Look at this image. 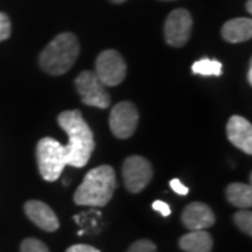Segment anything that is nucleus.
Here are the masks:
<instances>
[{
  "instance_id": "nucleus-1",
  "label": "nucleus",
  "mask_w": 252,
  "mask_h": 252,
  "mask_svg": "<svg viewBox=\"0 0 252 252\" xmlns=\"http://www.w3.org/2000/svg\"><path fill=\"white\" fill-rule=\"evenodd\" d=\"M58 124L69 136L66 144V165L76 168L84 167L94 152V135L79 109L63 111L58 117Z\"/></svg>"
},
{
  "instance_id": "nucleus-2",
  "label": "nucleus",
  "mask_w": 252,
  "mask_h": 252,
  "mask_svg": "<svg viewBox=\"0 0 252 252\" xmlns=\"http://www.w3.org/2000/svg\"><path fill=\"white\" fill-rule=\"evenodd\" d=\"M117 188L115 170L111 165H99L86 174L74 192V203L79 206L102 207L112 199Z\"/></svg>"
},
{
  "instance_id": "nucleus-3",
  "label": "nucleus",
  "mask_w": 252,
  "mask_h": 252,
  "mask_svg": "<svg viewBox=\"0 0 252 252\" xmlns=\"http://www.w3.org/2000/svg\"><path fill=\"white\" fill-rule=\"evenodd\" d=\"M80 54L77 36L72 32L56 35L39 55L41 69L51 76H62L76 63Z\"/></svg>"
},
{
  "instance_id": "nucleus-4",
  "label": "nucleus",
  "mask_w": 252,
  "mask_h": 252,
  "mask_svg": "<svg viewBox=\"0 0 252 252\" xmlns=\"http://www.w3.org/2000/svg\"><path fill=\"white\" fill-rule=\"evenodd\" d=\"M35 154L41 177L48 182L58 180L66 167V146L52 137H42L36 144Z\"/></svg>"
},
{
  "instance_id": "nucleus-5",
  "label": "nucleus",
  "mask_w": 252,
  "mask_h": 252,
  "mask_svg": "<svg viewBox=\"0 0 252 252\" xmlns=\"http://www.w3.org/2000/svg\"><path fill=\"white\" fill-rule=\"evenodd\" d=\"M74 84H76V90L79 93L81 101L86 105L101 109L108 108L111 104L109 93L97 77L95 72H90V70L81 72L76 77Z\"/></svg>"
},
{
  "instance_id": "nucleus-6",
  "label": "nucleus",
  "mask_w": 252,
  "mask_h": 252,
  "mask_svg": "<svg viewBox=\"0 0 252 252\" xmlns=\"http://www.w3.org/2000/svg\"><path fill=\"white\" fill-rule=\"evenodd\" d=\"M95 74L104 86L115 87L125 80L126 63L115 49H105L97 56Z\"/></svg>"
},
{
  "instance_id": "nucleus-7",
  "label": "nucleus",
  "mask_w": 252,
  "mask_h": 252,
  "mask_svg": "<svg viewBox=\"0 0 252 252\" xmlns=\"http://www.w3.org/2000/svg\"><path fill=\"white\" fill-rule=\"evenodd\" d=\"M122 178L129 192L139 193L153 178V167L150 161L142 156H130L122 165Z\"/></svg>"
},
{
  "instance_id": "nucleus-8",
  "label": "nucleus",
  "mask_w": 252,
  "mask_h": 252,
  "mask_svg": "<svg viewBox=\"0 0 252 252\" xmlns=\"http://www.w3.org/2000/svg\"><path fill=\"white\" fill-rule=\"evenodd\" d=\"M139 122V112L135 104L130 101H122L112 107L109 114L111 132L118 139H129L135 133Z\"/></svg>"
},
{
  "instance_id": "nucleus-9",
  "label": "nucleus",
  "mask_w": 252,
  "mask_h": 252,
  "mask_svg": "<svg viewBox=\"0 0 252 252\" xmlns=\"http://www.w3.org/2000/svg\"><path fill=\"white\" fill-rule=\"evenodd\" d=\"M192 31V17L185 9H177L168 14L164 24V35L168 45L181 48L188 42Z\"/></svg>"
},
{
  "instance_id": "nucleus-10",
  "label": "nucleus",
  "mask_w": 252,
  "mask_h": 252,
  "mask_svg": "<svg viewBox=\"0 0 252 252\" xmlns=\"http://www.w3.org/2000/svg\"><path fill=\"white\" fill-rule=\"evenodd\" d=\"M182 223L189 231L206 230L216 223L213 210L202 202H192L182 212Z\"/></svg>"
},
{
  "instance_id": "nucleus-11",
  "label": "nucleus",
  "mask_w": 252,
  "mask_h": 252,
  "mask_svg": "<svg viewBox=\"0 0 252 252\" xmlns=\"http://www.w3.org/2000/svg\"><path fill=\"white\" fill-rule=\"evenodd\" d=\"M227 137L230 143L244 153L252 154V125L240 115H233L227 122Z\"/></svg>"
},
{
  "instance_id": "nucleus-12",
  "label": "nucleus",
  "mask_w": 252,
  "mask_h": 252,
  "mask_svg": "<svg viewBox=\"0 0 252 252\" xmlns=\"http://www.w3.org/2000/svg\"><path fill=\"white\" fill-rule=\"evenodd\" d=\"M24 212L27 217L38 225L41 230L52 233L59 228V219L55 212L41 200H28L24 205Z\"/></svg>"
},
{
  "instance_id": "nucleus-13",
  "label": "nucleus",
  "mask_w": 252,
  "mask_h": 252,
  "mask_svg": "<svg viewBox=\"0 0 252 252\" xmlns=\"http://www.w3.org/2000/svg\"><path fill=\"white\" fill-rule=\"evenodd\" d=\"M221 36L230 44L250 41L252 36V20L247 17L233 18L221 27Z\"/></svg>"
},
{
  "instance_id": "nucleus-14",
  "label": "nucleus",
  "mask_w": 252,
  "mask_h": 252,
  "mask_svg": "<svg viewBox=\"0 0 252 252\" xmlns=\"http://www.w3.org/2000/svg\"><path fill=\"white\" fill-rule=\"evenodd\" d=\"M178 245L185 252H212L213 238L206 230H196L182 235L178 241Z\"/></svg>"
},
{
  "instance_id": "nucleus-15",
  "label": "nucleus",
  "mask_w": 252,
  "mask_h": 252,
  "mask_svg": "<svg viewBox=\"0 0 252 252\" xmlns=\"http://www.w3.org/2000/svg\"><path fill=\"white\" fill-rule=\"evenodd\" d=\"M225 198L235 207L250 209L252 206V187L251 184L233 182L225 189Z\"/></svg>"
},
{
  "instance_id": "nucleus-16",
  "label": "nucleus",
  "mask_w": 252,
  "mask_h": 252,
  "mask_svg": "<svg viewBox=\"0 0 252 252\" xmlns=\"http://www.w3.org/2000/svg\"><path fill=\"white\" fill-rule=\"evenodd\" d=\"M192 72L193 74L200 76H221L223 72V64L216 59H199L192 64Z\"/></svg>"
},
{
  "instance_id": "nucleus-17",
  "label": "nucleus",
  "mask_w": 252,
  "mask_h": 252,
  "mask_svg": "<svg viewBox=\"0 0 252 252\" xmlns=\"http://www.w3.org/2000/svg\"><path fill=\"white\" fill-rule=\"evenodd\" d=\"M235 225L243 231L244 234H247L248 237L252 235V213L251 210L243 209L240 212H237L233 216Z\"/></svg>"
},
{
  "instance_id": "nucleus-18",
  "label": "nucleus",
  "mask_w": 252,
  "mask_h": 252,
  "mask_svg": "<svg viewBox=\"0 0 252 252\" xmlns=\"http://www.w3.org/2000/svg\"><path fill=\"white\" fill-rule=\"evenodd\" d=\"M20 252H51L45 244L36 238H26L20 245Z\"/></svg>"
},
{
  "instance_id": "nucleus-19",
  "label": "nucleus",
  "mask_w": 252,
  "mask_h": 252,
  "mask_svg": "<svg viewBox=\"0 0 252 252\" xmlns=\"http://www.w3.org/2000/svg\"><path fill=\"white\" fill-rule=\"evenodd\" d=\"M126 252H157V247L153 241L143 238V240L135 241Z\"/></svg>"
},
{
  "instance_id": "nucleus-20",
  "label": "nucleus",
  "mask_w": 252,
  "mask_h": 252,
  "mask_svg": "<svg viewBox=\"0 0 252 252\" xmlns=\"http://www.w3.org/2000/svg\"><path fill=\"white\" fill-rule=\"evenodd\" d=\"M11 35V23L7 14L0 11V42L9 39Z\"/></svg>"
},
{
  "instance_id": "nucleus-21",
  "label": "nucleus",
  "mask_w": 252,
  "mask_h": 252,
  "mask_svg": "<svg viewBox=\"0 0 252 252\" xmlns=\"http://www.w3.org/2000/svg\"><path fill=\"white\" fill-rule=\"evenodd\" d=\"M170 187H171V189L175 192V193H178V195H181V196H185V195H188L189 193L188 187H187V185H184L178 178H174V180L170 181Z\"/></svg>"
},
{
  "instance_id": "nucleus-22",
  "label": "nucleus",
  "mask_w": 252,
  "mask_h": 252,
  "mask_svg": "<svg viewBox=\"0 0 252 252\" xmlns=\"http://www.w3.org/2000/svg\"><path fill=\"white\" fill-rule=\"evenodd\" d=\"M153 209L156 212H160L161 216L164 217H168L171 215V207H170V205L165 203V202H162V200H156V202H153Z\"/></svg>"
},
{
  "instance_id": "nucleus-23",
  "label": "nucleus",
  "mask_w": 252,
  "mask_h": 252,
  "mask_svg": "<svg viewBox=\"0 0 252 252\" xmlns=\"http://www.w3.org/2000/svg\"><path fill=\"white\" fill-rule=\"evenodd\" d=\"M66 252H101L97 248L91 247V245H86V244H76V245H72L69 247Z\"/></svg>"
},
{
  "instance_id": "nucleus-24",
  "label": "nucleus",
  "mask_w": 252,
  "mask_h": 252,
  "mask_svg": "<svg viewBox=\"0 0 252 252\" xmlns=\"http://www.w3.org/2000/svg\"><path fill=\"white\" fill-rule=\"evenodd\" d=\"M247 79H248V83L252 84V61H250V64H248V74H247Z\"/></svg>"
},
{
  "instance_id": "nucleus-25",
  "label": "nucleus",
  "mask_w": 252,
  "mask_h": 252,
  "mask_svg": "<svg viewBox=\"0 0 252 252\" xmlns=\"http://www.w3.org/2000/svg\"><path fill=\"white\" fill-rule=\"evenodd\" d=\"M245 7H247V10H248V13L251 14V13H252V0H248V1H247Z\"/></svg>"
},
{
  "instance_id": "nucleus-26",
  "label": "nucleus",
  "mask_w": 252,
  "mask_h": 252,
  "mask_svg": "<svg viewBox=\"0 0 252 252\" xmlns=\"http://www.w3.org/2000/svg\"><path fill=\"white\" fill-rule=\"evenodd\" d=\"M112 3H117V4H119V3H124V1H126V0H111Z\"/></svg>"
},
{
  "instance_id": "nucleus-27",
  "label": "nucleus",
  "mask_w": 252,
  "mask_h": 252,
  "mask_svg": "<svg viewBox=\"0 0 252 252\" xmlns=\"http://www.w3.org/2000/svg\"><path fill=\"white\" fill-rule=\"evenodd\" d=\"M165 1H171V0H165Z\"/></svg>"
}]
</instances>
